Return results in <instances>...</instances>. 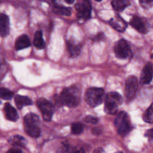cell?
<instances>
[{
	"label": "cell",
	"mask_w": 153,
	"mask_h": 153,
	"mask_svg": "<svg viewBox=\"0 0 153 153\" xmlns=\"http://www.w3.org/2000/svg\"><path fill=\"white\" fill-rule=\"evenodd\" d=\"M39 117L33 113H29L24 117V127L27 134L32 137H38L41 134Z\"/></svg>",
	"instance_id": "obj_1"
},
{
	"label": "cell",
	"mask_w": 153,
	"mask_h": 153,
	"mask_svg": "<svg viewBox=\"0 0 153 153\" xmlns=\"http://www.w3.org/2000/svg\"><path fill=\"white\" fill-rule=\"evenodd\" d=\"M60 100L63 104L69 107H75L80 102V93L78 88L70 87L65 88L60 95Z\"/></svg>",
	"instance_id": "obj_2"
},
{
	"label": "cell",
	"mask_w": 153,
	"mask_h": 153,
	"mask_svg": "<svg viewBox=\"0 0 153 153\" xmlns=\"http://www.w3.org/2000/svg\"><path fill=\"white\" fill-rule=\"evenodd\" d=\"M122 102L121 96L117 92H110L106 97L105 111L106 114L114 115L117 112L118 107Z\"/></svg>",
	"instance_id": "obj_3"
},
{
	"label": "cell",
	"mask_w": 153,
	"mask_h": 153,
	"mask_svg": "<svg viewBox=\"0 0 153 153\" xmlns=\"http://www.w3.org/2000/svg\"><path fill=\"white\" fill-rule=\"evenodd\" d=\"M104 95V90L102 88L92 87L87 90L85 94V99L90 106L96 107L102 103Z\"/></svg>",
	"instance_id": "obj_4"
},
{
	"label": "cell",
	"mask_w": 153,
	"mask_h": 153,
	"mask_svg": "<svg viewBox=\"0 0 153 153\" xmlns=\"http://www.w3.org/2000/svg\"><path fill=\"white\" fill-rule=\"evenodd\" d=\"M115 124L117 128L118 133L124 136L130 130V126L127 119V115L125 112H120L115 120Z\"/></svg>",
	"instance_id": "obj_5"
},
{
	"label": "cell",
	"mask_w": 153,
	"mask_h": 153,
	"mask_svg": "<svg viewBox=\"0 0 153 153\" xmlns=\"http://www.w3.org/2000/svg\"><path fill=\"white\" fill-rule=\"evenodd\" d=\"M36 104L42 113L44 120L46 121H50L54 112V108L53 105L44 98L39 99Z\"/></svg>",
	"instance_id": "obj_6"
},
{
	"label": "cell",
	"mask_w": 153,
	"mask_h": 153,
	"mask_svg": "<svg viewBox=\"0 0 153 153\" xmlns=\"http://www.w3.org/2000/svg\"><path fill=\"white\" fill-rule=\"evenodd\" d=\"M114 52L116 56L119 59H127L131 55V51L128 43L123 39L119 40L115 44Z\"/></svg>",
	"instance_id": "obj_7"
},
{
	"label": "cell",
	"mask_w": 153,
	"mask_h": 153,
	"mask_svg": "<svg viewBox=\"0 0 153 153\" xmlns=\"http://www.w3.org/2000/svg\"><path fill=\"white\" fill-rule=\"evenodd\" d=\"M137 88V79L134 76H129L126 82L125 94L127 99H132L135 94Z\"/></svg>",
	"instance_id": "obj_8"
},
{
	"label": "cell",
	"mask_w": 153,
	"mask_h": 153,
	"mask_svg": "<svg viewBox=\"0 0 153 153\" xmlns=\"http://www.w3.org/2000/svg\"><path fill=\"white\" fill-rule=\"evenodd\" d=\"M75 8L78 11L77 16L79 18L87 19L90 17L91 6L88 1L85 0L81 4H76Z\"/></svg>",
	"instance_id": "obj_9"
},
{
	"label": "cell",
	"mask_w": 153,
	"mask_h": 153,
	"mask_svg": "<svg viewBox=\"0 0 153 153\" xmlns=\"http://www.w3.org/2000/svg\"><path fill=\"white\" fill-rule=\"evenodd\" d=\"M153 77V66L151 63H147L144 66L140 75V82L142 84H149Z\"/></svg>",
	"instance_id": "obj_10"
},
{
	"label": "cell",
	"mask_w": 153,
	"mask_h": 153,
	"mask_svg": "<svg viewBox=\"0 0 153 153\" xmlns=\"http://www.w3.org/2000/svg\"><path fill=\"white\" fill-rule=\"evenodd\" d=\"M10 32V22L8 16L4 14H0V36H7Z\"/></svg>",
	"instance_id": "obj_11"
},
{
	"label": "cell",
	"mask_w": 153,
	"mask_h": 153,
	"mask_svg": "<svg viewBox=\"0 0 153 153\" xmlns=\"http://www.w3.org/2000/svg\"><path fill=\"white\" fill-rule=\"evenodd\" d=\"M109 23L113 28L119 32L124 31L127 26L126 22L118 15L112 18Z\"/></svg>",
	"instance_id": "obj_12"
},
{
	"label": "cell",
	"mask_w": 153,
	"mask_h": 153,
	"mask_svg": "<svg viewBox=\"0 0 153 153\" xmlns=\"http://www.w3.org/2000/svg\"><path fill=\"white\" fill-rule=\"evenodd\" d=\"M4 113L7 120L11 121H16L19 118V115L16 109L9 103H6L4 105Z\"/></svg>",
	"instance_id": "obj_13"
},
{
	"label": "cell",
	"mask_w": 153,
	"mask_h": 153,
	"mask_svg": "<svg viewBox=\"0 0 153 153\" xmlns=\"http://www.w3.org/2000/svg\"><path fill=\"white\" fill-rule=\"evenodd\" d=\"M30 46V41L29 37L26 35H22L20 36L15 42V48L17 50L27 48Z\"/></svg>",
	"instance_id": "obj_14"
},
{
	"label": "cell",
	"mask_w": 153,
	"mask_h": 153,
	"mask_svg": "<svg viewBox=\"0 0 153 153\" xmlns=\"http://www.w3.org/2000/svg\"><path fill=\"white\" fill-rule=\"evenodd\" d=\"M130 25L138 32L145 33L146 32V27L143 21L137 16H134L132 17L130 22Z\"/></svg>",
	"instance_id": "obj_15"
},
{
	"label": "cell",
	"mask_w": 153,
	"mask_h": 153,
	"mask_svg": "<svg viewBox=\"0 0 153 153\" xmlns=\"http://www.w3.org/2000/svg\"><path fill=\"white\" fill-rule=\"evenodd\" d=\"M14 100L16 106L19 109H21L25 106L30 105L32 104V100L27 96L16 95L14 97Z\"/></svg>",
	"instance_id": "obj_16"
},
{
	"label": "cell",
	"mask_w": 153,
	"mask_h": 153,
	"mask_svg": "<svg viewBox=\"0 0 153 153\" xmlns=\"http://www.w3.org/2000/svg\"><path fill=\"white\" fill-rule=\"evenodd\" d=\"M9 142L14 146L19 147H24L27 143V141L25 138L19 134L11 136L9 139Z\"/></svg>",
	"instance_id": "obj_17"
},
{
	"label": "cell",
	"mask_w": 153,
	"mask_h": 153,
	"mask_svg": "<svg viewBox=\"0 0 153 153\" xmlns=\"http://www.w3.org/2000/svg\"><path fill=\"white\" fill-rule=\"evenodd\" d=\"M33 42L35 47L38 49H43L45 47V44L41 30H38L35 32Z\"/></svg>",
	"instance_id": "obj_18"
},
{
	"label": "cell",
	"mask_w": 153,
	"mask_h": 153,
	"mask_svg": "<svg viewBox=\"0 0 153 153\" xmlns=\"http://www.w3.org/2000/svg\"><path fill=\"white\" fill-rule=\"evenodd\" d=\"M111 4L115 10L121 11L128 6L130 2L127 0H112Z\"/></svg>",
	"instance_id": "obj_19"
},
{
	"label": "cell",
	"mask_w": 153,
	"mask_h": 153,
	"mask_svg": "<svg viewBox=\"0 0 153 153\" xmlns=\"http://www.w3.org/2000/svg\"><path fill=\"white\" fill-rule=\"evenodd\" d=\"M68 48L70 54L73 57H75L79 54L81 47L79 44H76L75 42L69 41L68 42Z\"/></svg>",
	"instance_id": "obj_20"
},
{
	"label": "cell",
	"mask_w": 153,
	"mask_h": 153,
	"mask_svg": "<svg viewBox=\"0 0 153 153\" xmlns=\"http://www.w3.org/2000/svg\"><path fill=\"white\" fill-rule=\"evenodd\" d=\"M143 120L148 123H153V103L146 110L143 115Z\"/></svg>",
	"instance_id": "obj_21"
},
{
	"label": "cell",
	"mask_w": 153,
	"mask_h": 153,
	"mask_svg": "<svg viewBox=\"0 0 153 153\" xmlns=\"http://www.w3.org/2000/svg\"><path fill=\"white\" fill-rule=\"evenodd\" d=\"M53 11L54 13L56 14H57L59 15H62V16H69L71 15V11L64 7L62 6H54L53 8Z\"/></svg>",
	"instance_id": "obj_22"
},
{
	"label": "cell",
	"mask_w": 153,
	"mask_h": 153,
	"mask_svg": "<svg viewBox=\"0 0 153 153\" xmlns=\"http://www.w3.org/2000/svg\"><path fill=\"white\" fill-rule=\"evenodd\" d=\"M14 94L10 90L6 88H0V97L5 100L11 99Z\"/></svg>",
	"instance_id": "obj_23"
},
{
	"label": "cell",
	"mask_w": 153,
	"mask_h": 153,
	"mask_svg": "<svg viewBox=\"0 0 153 153\" xmlns=\"http://www.w3.org/2000/svg\"><path fill=\"white\" fill-rule=\"evenodd\" d=\"M83 128L80 123H73L71 126V131L74 134H80L82 131Z\"/></svg>",
	"instance_id": "obj_24"
},
{
	"label": "cell",
	"mask_w": 153,
	"mask_h": 153,
	"mask_svg": "<svg viewBox=\"0 0 153 153\" xmlns=\"http://www.w3.org/2000/svg\"><path fill=\"white\" fill-rule=\"evenodd\" d=\"M73 148L67 145H64L61 146L57 151V153H74Z\"/></svg>",
	"instance_id": "obj_25"
},
{
	"label": "cell",
	"mask_w": 153,
	"mask_h": 153,
	"mask_svg": "<svg viewBox=\"0 0 153 153\" xmlns=\"http://www.w3.org/2000/svg\"><path fill=\"white\" fill-rule=\"evenodd\" d=\"M139 3L144 8H149L153 6V0H139Z\"/></svg>",
	"instance_id": "obj_26"
},
{
	"label": "cell",
	"mask_w": 153,
	"mask_h": 153,
	"mask_svg": "<svg viewBox=\"0 0 153 153\" xmlns=\"http://www.w3.org/2000/svg\"><path fill=\"white\" fill-rule=\"evenodd\" d=\"M85 121L87 123H91V124H96L98 122V119L96 118L95 117H93L92 115H88L85 117Z\"/></svg>",
	"instance_id": "obj_27"
},
{
	"label": "cell",
	"mask_w": 153,
	"mask_h": 153,
	"mask_svg": "<svg viewBox=\"0 0 153 153\" xmlns=\"http://www.w3.org/2000/svg\"><path fill=\"white\" fill-rule=\"evenodd\" d=\"M145 136L148 137V139L151 141L153 140V128L148 130L145 134Z\"/></svg>",
	"instance_id": "obj_28"
},
{
	"label": "cell",
	"mask_w": 153,
	"mask_h": 153,
	"mask_svg": "<svg viewBox=\"0 0 153 153\" xmlns=\"http://www.w3.org/2000/svg\"><path fill=\"white\" fill-rule=\"evenodd\" d=\"M7 153H24L19 148H11L9 149Z\"/></svg>",
	"instance_id": "obj_29"
},
{
	"label": "cell",
	"mask_w": 153,
	"mask_h": 153,
	"mask_svg": "<svg viewBox=\"0 0 153 153\" xmlns=\"http://www.w3.org/2000/svg\"><path fill=\"white\" fill-rule=\"evenodd\" d=\"M104 37V34L102 33H100L99 34H97L95 38H94V41H100V40H102Z\"/></svg>",
	"instance_id": "obj_30"
},
{
	"label": "cell",
	"mask_w": 153,
	"mask_h": 153,
	"mask_svg": "<svg viewBox=\"0 0 153 153\" xmlns=\"http://www.w3.org/2000/svg\"><path fill=\"white\" fill-rule=\"evenodd\" d=\"M92 132L95 134H99L101 133V130L98 127L93 128L92 130Z\"/></svg>",
	"instance_id": "obj_31"
},
{
	"label": "cell",
	"mask_w": 153,
	"mask_h": 153,
	"mask_svg": "<svg viewBox=\"0 0 153 153\" xmlns=\"http://www.w3.org/2000/svg\"><path fill=\"white\" fill-rule=\"evenodd\" d=\"M103 150L101 148H99L95 149L93 153H103Z\"/></svg>",
	"instance_id": "obj_32"
},
{
	"label": "cell",
	"mask_w": 153,
	"mask_h": 153,
	"mask_svg": "<svg viewBox=\"0 0 153 153\" xmlns=\"http://www.w3.org/2000/svg\"><path fill=\"white\" fill-rule=\"evenodd\" d=\"M74 153H85V151H84V149H79V150L76 151V152H75Z\"/></svg>",
	"instance_id": "obj_33"
},
{
	"label": "cell",
	"mask_w": 153,
	"mask_h": 153,
	"mask_svg": "<svg viewBox=\"0 0 153 153\" xmlns=\"http://www.w3.org/2000/svg\"><path fill=\"white\" fill-rule=\"evenodd\" d=\"M68 4H72L74 1H75V0H65Z\"/></svg>",
	"instance_id": "obj_34"
},
{
	"label": "cell",
	"mask_w": 153,
	"mask_h": 153,
	"mask_svg": "<svg viewBox=\"0 0 153 153\" xmlns=\"http://www.w3.org/2000/svg\"><path fill=\"white\" fill-rule=\"evenodd\" d=\"M94 1H97V2H100V1H101L102 0H94Z\"/></svg>",
	"instance_id": "obj_35"
},
{
	"label": "cell",
	"mask_w": 153,
	"mask_h": 153,
	"mask_svg": "<svg viewBox=\"0 0 153 153\" xmlns=\"http://www.w3.org/2000/svg\"><path fill=\"white\" fill-rule=\"evenodd\" d=\"M151 57H152V58H153V54H152V56H151Z\"/></svg>",
	"instance_id": "obj_36"
},
{
	"label": "cell",
	"mask_w": 153,
	"mask_h": 153,
	"mask_svg": "<svg viewBox=\"0 0 153 153\" xmlns=\"http://www.w3.org/2000/svg\"><path fill=\"white\" fill-rule=\"evenodd\" d=\"M52 1H56V0H52Z\"/></svg>",
	"instance_id": "obj_37"
},
{
	"label": "cell",
	"mask_w": 153,
	"mask_h": 153,
	"mask_svg": "<svg viewBox=\"0 0 153 153\" xmlns=\"http://www.w3.org/2000/svg\"><path fill=\"white\" fill-rule=\"evenodd\" d=\"M118 153H121V152H118Z\"/></svg>",
	"instance_id": "obj_38"
},
{
	"label": "cell",
	"mask_w": 153,
	"mask_h": 153,
	"mask_svg": "<svg viewBox=\"0 0 153 153\" xmlns=\"http://www.w3.org/2000/svg\"><path fill=\"white\" fill-rule=\"evenodd\" d=\"M1 103V101H0V103Z\"/></svg>",
	"instance_id": "obj_39"
}]
</instances>
